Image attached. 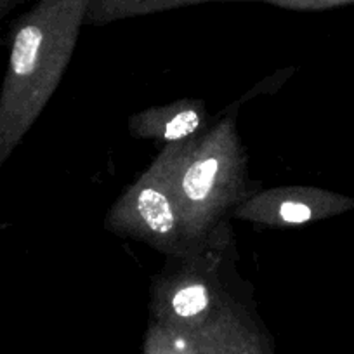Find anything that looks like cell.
Listing matches in <instances>:
<instances>
[{
	"label": "cell",
	"instance_id": "1",
	"mask_svg": "<svg viewBox=\"0 0 354 354\" xmlns=\"http://www.w3.org/2000/svg\"><path fill=\"white\" fill-rule=\"evenodd\" d=\"M87 8L88 0H40L16 23L0 96V167L30 125L33 87L46 49L59 37L71 35Z\"/></svg>",
	"mask_w": 354,
	"mask_h": 354
},
{
	"label": "cell",
	"instance_id": "2",
	"mask_svg": "<svg viewBox=\"0 0 354 354\" xmlns=\"http://www.w3.org/2000/svg\"><path fill=\"white\" fill-rule=\"evenodd\" d=\"M138 209L141 212L145 223L151 227L155 233L165 234L172 230L174 216L170 210L169 202L163 195L155 189H145L139 195Z\"/></svg>",
	"mask_w": 354,
	"mask_h": 354
},
{
	"label": "cell",
	"instance_id": "3",
	"mask_svg": "<svg viewBox=\"0 0 354 354\" xmlns=\"http://www.w3.org/2000/svg\"><path fill=\"white\" fill-rule=\"evenodd\" d=\"M217 160L209 158L202 160V162H196L192 169L186 172L185 181H183V188H185L186 196L189 200H205L207 195L210 193L214 185V179H216L217 174Z\"/></svg>",
	"mask_w": 354,
	"mask_h": 354
},
{
	"label": "cell",
	"instance_id": "4",
	"mask_svg": "<svg viewBox=\"0 0 354 354\" xmlns=\"http://www.w3.org/2000/svg\"><path fill=\"white\" fill-rule=\"evenodd\" d=\"M207 302H209V297H207L205 288L195 285V287H186L181 292H177L174 297V309L181 316H195L207 308Z\"/></svg>",
	"mask_w": 354,
	"mask_h": 354
},
{
	"label": "cell",
	"instance_id": "5",
	"mask_svg": "<svg viewBox=\"0 0 354 354\" xmlns=\"http://www.w3.org/2000/svg\"><path fill=\"white\" fill-rule=\"evenodd\" d=\"M200 124V118L195 111H183L177 117L167 124L165 127V138L167 139H181L185 136L192 134Z\"/></svg>",
	"mask_w": 354,
	"mask_h": 354
},
{
	"label": "cell",
	"instance_id": "6",
	"mask_svg": "<svg viewBox=\"0 0 354 354\" xmlns=\"http://www.w3.org/2000/svg\"><path fill=\"white\" fill-rule=\"evenodd\" d=\"M183 2H195V0H94V12L101 11V9L108 8V6H115V8H122V6H131V8H163V6L170 4H183Z\"/></svg>",
	"mask_w": 354,
	"mask_h": 354
},
{
	"label": "cell",
	"instance_id": "7",
	"mask_svg": "<svg viewBox=\"0 0 354 354\" xmlns=\"http://www.w3.org/2000/svg\"><path fill=\"white\" fill-rule=\"evenodd\" d=\"M280 216L287 223H306L311 217V210L306 205H302V203L287 202L281 205Z\"/></svg>",
	"mask_w": 354,
	"mask_h": 354
},
{
	"label": "cell",
	"instance_id": "8",
	"mask_svg": "<svg viewBox=\"0 0 354 354\" xmlns=\"http://www.w3.org/2000/svg\"><path fill=\"white\" fill-rule=\"evenodd\" d=\"M25 0H0V19L6 18L15 8H18Z\"/></svg>",
	"mask_w": 354,
	"mask_h": 354
}]
</instances>
